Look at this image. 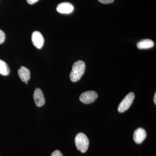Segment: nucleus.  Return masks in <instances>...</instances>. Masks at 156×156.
Listing matches in <instances>:
<instances>
[{
	"instance_id": "f257e3e1",
	"label": "nucleus",
	"mask_w": 156,
	"mask_h": 156,
	"mask_svg": "<svg viewBox=\"0 0 156 156\" xmlns=\"http://www.w3.org/2000/svg\"><path fill=\"white\" fill-rule=\"evenodd\" d=\"M86 70V64L83 61L79 60L73 65L72 70L70 74V79L73 82L80 80Z\"/></svg>"
},
{
	"instance_id": "f03ea898",
	"label": "nucleus",
	"mask_w": 156,
	"mask_h": 156,
	"mask_svg": "<svg viewBox=\"0 0 156 156\" xmlns=\"http://www.w3.org/2000/svg\"><path fill=\"white\" fill-rule=\"evenodd\" d=\"M75 142L77 148L81 152L84 153L88 150L89 140L87 135L84 133H78L76 136Z\"/></svg>"
},
{
	"instance_id": "7ed1b4c3",
	"label": "nucleus",
	"mask_w": 156,
	"mask_h": 156,
	"mask_svg": "<svg viewBox=\"0 0 156 156\" xmlns=\"http://www.w3.org/2000/svg\"><path fill=\"white\" fill-rule=\"evenodd\" d=\"M135 95L133 92H131L126 95L121 101L118 107V111L122 113L126 111L131 106L134 101Z\"/></svg>"
},
{
	"instance_id": "20e7f679",
	"label": "nucleus",
	"mask_w": 156,
	"mask_h": 156,
	"mask_svg": "<svg viewBox=\"0 0 156 156\" xmlns=\"http://www.w3.org/2000/svg\"><path fill=\"white\" fill-rule=\"evenodd\" d=\"M98 96L97 92L95 91H88L82 93L80 96V99L83 103L88 104L94 102Z\"/></svg>"
},
{
	"instance_id": "39448f33",
	"label": "nucleus",
	"mask_w": 156,
	"mask_h": 156,
	"mask_svg": "<svg viewBox=\"0 0 156 156\" xmlns=\"http://www.w3.org/2000/svg\"><path fill=\"white\" fill-rule=\"evenodd\" d=\"M32 41L34 46L38 48L41 49L44 45V39L41 33L38 31H35L32 34Z\"/></svg>"
},
{
	"instance_id": "423d86ee",
	"label": "nucleus",
	"mask_w": 156,
	"mask_h": 156,
	"mask_svg": "<svg viewBox=\"0 0 156 156\" xmlns=\"http://www.w3.org/2000/svg\"><path fill=\"white\" fill-rule=\"evenodd\" d=\"M34 99L35 103L39 107L43 106L45 103V99L43 92L39 88H37L34 93Z\"/></svg>"
},
{
	"instance_id": "0eeeda50",
	"label": "nucleus",
	"mask_w": 156,
	"mask_h": 156,
	"mask_svg": "<svg viewBox=\"0 0 156 156\" xmlns=\"http://www.w3.org/2000/svg\"><path fill=\"white\" fill-rule=\"evenodd\" d=\"M74 8L72 4L69 2H62L58 4L56 10L58 13L63 14H69L72 13Z\"/></svg>"
},
{
	"instance_id": "6e6552de",
	"label": "nucleus",
	"mask_w": 156,
	"mask_h": 156,
	"mask_svg": "<svg viewBox=\"0 0 156 156\" xmlns=\"http://www.w3.org/2000/svg\"><path fill=\"white\" fill-rule=\"evenodd\" d=\"M146 136V132L145 130L142 128H137L134 131L133 134L134 141L138 144L143 142Z\"/></svg>"
},
{
	"instance_id": "1a4fd4ad",
	"label": "nucleus",
	"mask_w": 156,
	"mask_h": 156,
	"mask_svg": "<svg viewBox=\"0 0 156 156\" xmlns=\"http://www.w3.org/2000/svg\"><path fill=\"white\" fill-rule=\"evenodd\" d=\"M18 75L22 82H28L30 78L29 69L24 66H21L18 70Z\"/></svg>"
},
{
	"instance_id": "9d476101",
	"label": "nucleus",
	"mask_w": 156,
	"mask_h": 156,
	"mask_svg": "<svg viewBox=\"0 0 156 156\" xmlns=\"http://www.w3.org/2000/svg\"><path fill=\"white\" fill-rule=\"evenodd\" d=\"M154 45V42L150 39L142 40L137 44V47L139 49H147L153 48Z\"/></svg>"
},
{
	"instance_id": "9b49d317",
	"label": "nucleus",
	"mask_w": 156,
	"mask_h": 156,
	"mask_svg": "<svg viewBox=\"0 0 156 156\" xmlns=\"http://www.w3.org/2000/svg\"><path fill=\"white\" fill-rule=\"evenodd\" d=\"M10 69L8 64L0 59V74L3 76H8L10 74Z\"/></svg>"
},
{
	"instance_id": "f8f14e48",
	"label": "nucleus",
	"mask_w": 156,
	"mask_h": 156,
	"mask_svg": "<svg viewBox=\"0 0 156 156\" xmlns=\"http://www.w3.org/2000/svg\"><path fill=\"white\" fill-rule=\"evenodd\" d=\"M5 40V34L0 29V44H2Z\"/></svg>"
},
{
	"instance_id": "ddd939ff",
	"label": "nucleus",
	"mask_w": 156,
	"mask_h": 156,
	"mask_svg": "<svg viewBox=\"0 0 156 156\" xmlns=\"http://www.w3.org/2000/svg\"><path fill=\"white\" fill-rule=\"evenodd\" d=\"M51 156H63L61 152L58 150H56L51 154Z\"/></svg>"
},
{
	"instance_id": "4468645a",
	"label": "nucleus",
	"mask_w": 156,
	"mask_h": 156,
	"mask_svg": "<svg viewBox=\"0 0 156 156\" xmlns=\"http://www.w3.org/2000/svg\"><path fill=\"white\" fill-rule=\"evenodd\" d=\"M114 0H98L102 4H107L113 2Z\"/></svg>"
},
{
	"instance_id": "2eb2a0df",
	"label": "nucleus",
	"mask_w": 156,
	"mask_h": 156,
	"mask_svg": "<svg viewBox=\"0 0 156 156\" xmlns=\"http://www.w3.org/2000/svg\"><path fill=\"white\" fill-rule=\"evenodd\" d=\"M39 0H27V3L30 5H33L35 3L37 2Z\"/></svg>"
},
{
	"instance_id": "dca6fc26",
	"label": "nucleus",
	"mask_w": 156,
	"mask_h": 156,
	"mask_svg": "<svg viewBox=\"0 0 156 156\" xmlns=\"http://www.w3.org/2000/svg\"><path fill=\"white\" fill-rule=\"evenodd\" d=\"M154 103L156 104V93H155V94L154 96Z\"/></svg>"
},
{
	"instance_id": "f3484780",
	"label": "nucleus",
	"mask_w": 156,
	"mask_h": 156,
	"mask_svg": "<svg viewBox=\"0 0 156 156\" xmlns=\"http://www.w3.org/2000/svg\"><path fill=\"white\" fill-rule=\"evenodd\" d=\"M25 83L26 84H27V82H25Z\"/></svg>"
}]
</instances>
